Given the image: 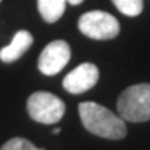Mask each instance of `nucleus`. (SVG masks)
Here are the masks:
<instances>
[{
    "mask_svg": "<svg viewBox=\"0 0 150 150\" xmlns=\"http://www.w3.org/2000/svg\"><path fill=\"white\" fill-rule=\"evenodd\" d=\"M71 5H80V3H83V0H67Z\"/></svg>",
    "mask_w": 150,
    "mask_h": 150,
    "instance_id": "nucleus-11",
    "label": "nucleus"
},
{
    "mask_svg": "<svg viewBox=\"0 0 150 150\" xmlns=\"http://www.w3.org/2000/svg\"><path fill=\"white\" fill-rule=\"evenodd\" d=\"M0 150H45V149L35 147L31 141L25 139V138H11L2 146Z\"/></svg>",
    "mask_w": 150,
    "mask_h": 150,
    "instance_id": "nucleus-10",
    "label": "nucleus"
},
{
    "mask_svg": "<svg viewBox=\"0 0 150 150\" xmlns=\"http://www.w3.org/2000/svg\"><path fill=\"white\" fill-rule=\"evenodd\" d=\"M29 117L42 124H57L64 115V103L49 92H35L28 98Z\"/></svg>",
    "mask_w": 150,
    "mask_h": 150,
    "instance_id": "nucleus-3",
    "label": "nucleus"
},
{
    "mask_svg": "<svg viewBox=\"0 0 150 150\" xmlns=\"http://www.w3.org/2000/svg\"><path fill=\"white\" fill-rule=\"evenodd\" d=\"M100 78L98 67L92 63H83L64 77L63 87L71 93H83L92 89Z\"/></svg>",
    "mask_w": 150,
    "mask_h": 150,
    "instance_id": "nucleus-6",
    "label": "nucleus"
},
{
    "mask_svg": "<svg viewBox=\"0 0 150 150\" xmlns=\"http://www.w3.org/2000/svg\"><path fill=\"white\" fill-rule=\"evenodd\" d=\"M80 118L86 130L106 139H122L127 135L126 121L107 107L93 101H84L78 106Z\"/></svg>",
    "mask_w": 150,
    "mask_h": 150,
    "instance_id": "nucleus-1",
    "label": "nucleus"
},
{
    "mask_svg": "<svg viewBox=\"0 0 150 150\" xmlns=\"http://www.w3.org/2000/svg\"><path fill=\"white\" fill-rule=\"evenodd\" d=\"M0 2H2V0H0Z\"/></svg>",
    "mask_w": 150,
    "mask_h": 150,
    "instance_id": "nucleus-13",
    "label": "nucleus"
},
{
    "mask_svg": "<svg viewBox=\"0 0 150 150\" xmlns=\"http://www.w3.org/2000/svg\"><path fill=\"white\" fill-rule=\"evenodd\" d=\"M71 60V47L63 40L51 42L40 54L38 69L42 74L51 77L57 75Z\"/></svg>",
    "mask_w": 150,
    "mask_h": 150,
    "instance_id": "nucleus-5",
    "label": "nucleus"
},
{
    "mask_svg": "<svg viewBox=\"0 0 150 150\" xmlns=\"http://www.w3.org/2000/svg\"><path fill=\"white\" fill-rule=\"evenodd\" d=\"M118 113L124 121L144 122L150 120V84L130 86L118 98Z\"/></svg>",
    "mask_w": 150,
    "mask_h": 150,
    "instance_id": "nucleus-2",
    "label": "nucleus"
},
{
    "mask_svg": "<svg viewBox=\"0 0 150 150\" xmlns=\"http://www.w3.org/2000/svg\"><path fill=\"white\" fill-rule=\"evenodd\" d=\"M78 29L93 40H110L120 32V23L112 14L104 11H89L78 20Z\"/></svg>",
    "mask_w": 150,
    "mask_h": 150,
    "instance_id": "nucleus-4",
    "label": "nucleus"
},
{
    "mask_svg": "<svg viewBox=\"0 0 150 150\" xmlns=\"http://www.w3.org/2000/svg\"><path fill=\"white\" fill-rule=\"evenodd\" d=\"M117 9L124 16L135 17L142 11V0H112Z\"/></svg>",
    "mask_w": 150,
    "mask_h": 150,
    "instance_id": "nucleus-9",
    "label": "nucleus"
},
{
    "mask_svg": "<svg viewBox=\"0 0 150 150\" xmlns=\"http://www.w3.org/2000/svg\"><path fill=\"white\" fill-rule=\"evenodd\" d=\"M66 2L67 0H37L38 11L45 22L47 23L57 22L66 9Z\"/></svg>",
    "mask_w": 150,
    "mask_h": 150,
    "instance_id": "nucleus-8",
    "label": "nucleus"
},
{
    "mask_svg": "<svg viewBox=\"0 0 150 150\" xmlns=\"http://www.w3.org/2000/svg\"><path fill=\"white\" fill-rule=\"evenodd\" d=\"M52 133H55V135H58V133H60V129H54V130H52Z\"/></svg>",
    "mask_w": 150,
    "mask_h": 150,
    "instance_id": "nucleus-12",
    "label": "nucleus"
},
{
    "mask_svg": "<svg viewBox=\"0 0 150 150\" xmlns=\"http://www.w3.org/2000/svg\"><path fill=\"white\" fill-rule=\"evenodd\" d=\"M32 40L34 38L31 35V32L18 31L14 35V38H12V42L8 46H5L3 49H0V60L5 61V63H12V61L18 60L31 47Z\"/></svg>",
    "mask_w": 150,
    "mask_h": 150,
    "instance_id": "nucleus-7",
    "label": "nucleus"
}]
</instances>
